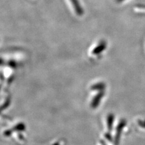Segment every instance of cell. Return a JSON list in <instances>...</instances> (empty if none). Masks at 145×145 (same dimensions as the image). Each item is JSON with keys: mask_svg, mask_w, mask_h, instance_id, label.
Segmentation results:
<instances>
[{"mask_svg": "<svg viewBox=\"0 0 145 145\" xmlns=\"http://www.w3.org/2000/svg\"><path fill=\"white\" fill-rule=\"evenodd\" d=\"M72 4L74 5V8H75V10L76 11V12L79 13V14H82V10L81 7L80 6V4L78 2V0H71Z\"/></svg>", "mask_w": 145, "mask_h": 145, "instance_id": "cell-1", "label": "cell"}]
</instances>
